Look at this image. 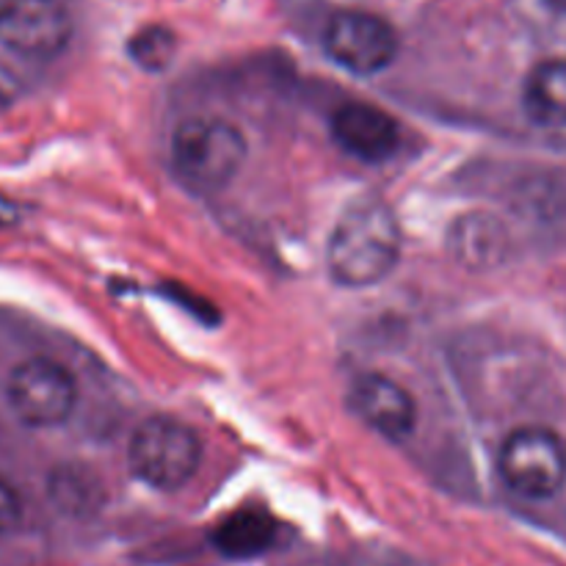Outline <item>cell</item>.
<instances>
[{
	"mask_svg": "<svg viewBox=\"0 0 566 566\" xmlns=\"http://www.w3.org/2000/svg\"><path fill=\"white\" fill-rule=\"evenodd\" d=\"M525 108L542 125H566V61H542L531 72Z\"/></svg>",
	"mask_w": 566,
	"mask_h": 566,
	"instance_id": "cell-10",
	"label": "cell"
},
{
	"mask_svg": "<svg viewBox=\"0 0 566 566\" xmlns=\"http://www.w3.org/2000/svg\"><path fill=\"white\" fill-rule=\"evenodd\" d=\"M72 17L61 0H0V44L25 59H53L70 44Z\"/></svg>",
	"mask_w": 566,
	"mask_h": 566,
	"instance_id": "cell-7",
	"label": "cell"
},
{
	"mask_svg": "<svg viewBox=\"0 0 566 566\" xmlns=\"http://www.w3.org/2000/svg\"><path fill=\"white\" fill-rule=\"evenodd\" d=\"M247 138L232 122L199 116L177 127L171 164L177 177L197 193L221 191L241 171Z\"/></svg>",
	"mask_w": 566,
	"mask_h": 566,
	"instance_id": "cell-2",
	"label": "cell"
},
{
	"mask_svg": "<svg viewBox=\"0 0 566 566\" xmlns=\"http://www.w3.org/2000/svg\"><path fill=\"white\" fill-rule=\"evenodd\" d=\"M6 398L17 418L33 429L61 426L77 403L75 379L64 365L33 357L17 365L6 385Z\"/></svg>",
	"mask_w": 566,
	"mask_h": 566,
	"instance_id": "cell-5",
	"label": "cell"
},
{
	"mask_svg": "<svg viewBox=\"0 0 566 566\" xmlns=\"http://www.w3.org/2000/svg\"><path fill=\"white\" fill-rule=\"evenodd\" d=\"M127 459L133 473L155 490H180L197 473L202 440L180 420L149 418L133 434Z\"/></svg>",
	"mask_w": 566,
	"mask_h": 566,
	"instance_id": "cell-3",
	"label": "cell"
},
{
	"mask_svg": "<svg viewBox=\"0 0 566 566\" xmlns=\"http://www.w3.org/2000/svg\"><path fill=\"white\" fill-rule=\"evenodd\" d=\"M545 3L556 11H566V0H545Z\"/></svg>",
	"mask_w": 566,
	"mask_h": 566,
	"instance_id": "cell-14",
	"label": "cell"
},
{
	"mask_svg": "<svg viewBox=\"0 0 566 566\" xmlns=\"http://www.w3.org/2000/svg\"><path fill=\"white\" fill-rule=\"evenodd\" d=\"M20 517H22L20 495H17L14 486H11L9 481L0 479V539L9 536L11 531L20 525Z\"/></svg>",
	"mask_w": 566,
	"mask_h": 566,
	"instance_id": "cell-12",
	"label": "cell"
},
{
	"mask_svg": "<svg viewBox=\"0 0 566 566\" xmlns=\"http://www.w3.org/2000/svg\"><path fill=\"white\" fill-rule=\"evenodd\" d=\"M130 48L138 64L147 66V70H160L171 59L175 36L169 31H164V28H147V31L133 39Z\"/></svg>",
	"mask_w": 566,
	"mask_h": 566,
	"instance_id": "cell-11",
	"label": "cell"
},
{
	"mask_svg": "<svg viewBox=\"0 0 566 566\" xmlns=\"http://www.w3.org/2000/svg\"><path fill=\"white\" fill-rule=\"evenodd\" d=\"M401 254V230L390 205L363 197L348 205L326 247V265L337 285L370 287L385 280Z\"/></svg>",
	"mask_w": 566,
	"mask_h": 566,
	"instance_id": "cell-1",
	"label": "cell"
},
{
	"mask_svg": "<svg viewBox=\"0 0 566 566\" xmlns=\"http://www.w3.org/2000/svg\"><path fill=\"white\" fill-rule=\"evenodd\" d=\"M332 136L354 158L379 164L396 155L401 127L387 111L368 103H348L332 116Z\"/></svg>",
	"mask_w": 566,
	"mask_h": 566,
	"instance_id": "cell-8",
	"label": "cell"
},
{
	"mask_svg": "<svg viewBox=\"0 0 566 566\" xmlns=\"http://www.w3.org/2000/svg\"><path fill=\"white\" fill-rule=\"evenodd\" d=\"M326 53L357 75H376L398 55V36L385 17L363 9L335 11L324 31Z\"/></svg>",
	"mask_w": 566,
	"mask_h": 566,
	"instance_id": "cell-6",
	"label": "cell"
},
{
	"mask_svg": "<svg viewBox=\"0 0 566 566\" xmlns=\"http://www.w3.org/2000/svg\"><path fill=\"white\" fill-rule=\"evenodd\" d=\"M17 219H20V210H17V205L0 193V224H14Z\"/></svg>",
	"mask_w": 566,
	"mask_h": 566,
	"instance_id": "cell-13",
	"label": "cell"
},
{
	"mask_svg": "<svg viewBox=\"0 0 566 566\" xmlns=\"http://www.w3.org/2000/svg\"><path fill=\"white\" fill-rule=\"evenodd\" d=\"M352 409L370 429L392 442L407 440L415 431V420H418L412 396L396 379L381 374H368L354 381Z\"/></svg>",
	"mask_w": 566,
	"mask_h": 566,
	"instance_id": "cell-9",
	"label": "cell"
},
{
	"mask_svg": "<svg viewBox=\"0 0 566 566\" xmlns=\"http://www.w3.org/2000/svg\"><path fill=\"white\" fill-rule=\"evenodd\" d=\"M503 481L531 501L553 497L566 481V446L562 437L542 426L512 431L501 448Z\"/></svg>",
	"mask_w": 566,
	"mask_h": 566,
	"instance_id": "cell-4",
	"label": "cell"
}]
</instances>
